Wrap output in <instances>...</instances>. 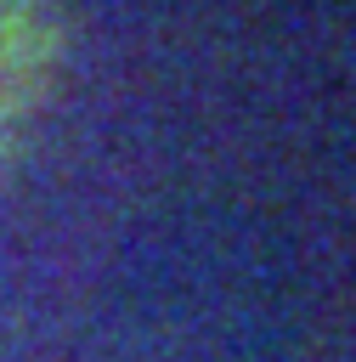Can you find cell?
<instances>
[{"label":"cell","instance_id":"cell-1","mask_svg":"<svg viewBox=\"0 0 356 362\" xmlns=\"http://www.w3.org/2000/svg\"><path fill=\"white\" fill-rule=\"evenodd\" d=\"M57 62V28L40 0H0V153L11 130L34 113Z\"/></svg>","mask_w":356,"mask_h":362}]
</instances>
